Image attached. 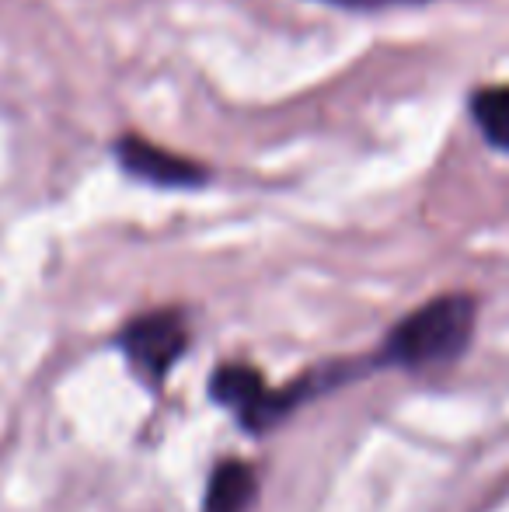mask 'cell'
Instances as JSON below:
<instances>
[{"label": "cell", "instance_id": "1", "mask_svg": "<svg viewBox=\"0 0 509 512\" xmlns=\"http://www.w3.org/2000/svg\"><path fill=\"white\" fill-rule=\"evenodd\" d=\"M478 324V300L471 293H440L429 304L405 314L377 352L370 356L374 370L398 366V370H429L447 366L468 352Z\"/></svg>", "mask_w": 509, "mask_h": 512}, {"label": "cell", "instance_id": "2", "mask_svg": "<svg viewBox=\"0 0 509 512\" xmlns=\"http://www.w3.org/2000/svg\"><path fill=\"white\" fill-rule=\"evenodd\" d=\"M189 317L178 307H157L147 314H136L133 321H126V328L119 331L116 345L126 356L129 370L147 384H161L171 373V366H178V359L189 349Z\"/></svg>", "mask_w": 509, "mask_h": 512}, {"label": "cell", "instance_id": "3", "mask_svg": "<svg viewBox=\"0 0 509 512\" xmlns=\"http://www.w3.org/2000/svg\"><path fill=\"white\" fill-rule=\"evenodd\" d=\"M210 398L220 408L234 411V418L255 436H265L293 415L283 391H272L262 373L248 363H220L210 373Z\"/></svg>", "mask_w": 509, "mask_h": 512}, {"label": "cell", "instance_id": "4", "mask_svg": "<svg viewBox=\"0 0 509 512\" xmlns=\"http://www.w3.org/2000/svg\"><path fill=\"white\" fill-rule=\"evenodd\" d=\"M119 168L129 178H140V182L154 185V189H199V185L210 182V171L206 164L189 161V157L175 154V150L157 147L154 140H143V136H123L112 147Z\"/></svg>", "mask_w": 509, "mask_h": 512}, {"label": "cell", "instance_id": "5", "mask_svg": "<svg viewBox=\"0 0 509 512\" xmlns=\"http://www.w3.org/2000/svg\"><path fill=\"white\" fill-rule=\"evenodd\" d=\"M258 499V474L252 464L231 457L220 460L213 467L210 481H206L203 512H248Z\"/></svg>", "mask_w": 509, "mask_h": 512}, {"label": "cell", "instance_id": "6", "mask_svg": "<svg viewBox=\"0 0 509 512\" xmlns=\"http://www.w3.org/2000/svg\"><path fill=\"white\" fill-rule=\"evenodd\" d=\"M471 119L496 150L509 154V84H489L471 95Z\"/></svg>", "mask_w": 509, "mask_h": 512}, {"label": "cell", "instance_id": "7", "mask_svg": "<svg viewBox=\"0 0 509 512\" xmlns=\"http://www.w3.org/2000/svg\"><path fill=\"white\" fill-rule=\"evenodd\" d=\"M321 4L342 7V11H391V7H419L429 0H321Z\"/></svg>", "mask_w": 509, "mask_h": 512}]
</instances>
